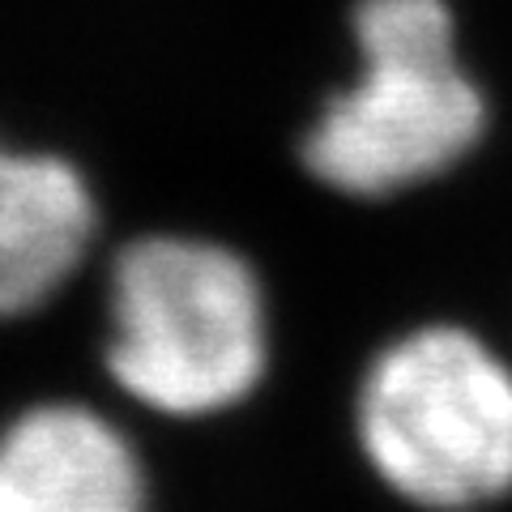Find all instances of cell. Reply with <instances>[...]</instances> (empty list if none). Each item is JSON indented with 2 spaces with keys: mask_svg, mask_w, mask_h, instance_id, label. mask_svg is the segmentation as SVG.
Segmentation results:
<instances>
[{
  "mask_svg": "<svg viewBox=\"0 0 512 512\" xmlns=\"http://www.w3.org/2000/svg\"><path fill=\"white\" fill-rule=\"evenodd\" d=\"M355 440L384 487L423 512L512 495V363L461 325H423L367 363Z\"/></svg>",
  "mask_w": 512,
  "mask_h": 512,
  "instance_id": "7a4b0ae2",
  "label": "cell"
},
{
  "mask_svg": "<svg viewBox=\"0 0 512 512\" xmlns=\"http://www.w3.org/2000/svg\"><path fill=\"white\" fill-rule=\"evenodd\" d=\"M359 82L320 111L303 163L346 197H393L466 158L487 124L444 0H359Z\"/></svg>",
  "mask_w": 512,
  "mask_h": 512,
  "instance_id": "3957f363",
  "label": "cell"
},
{
  "mask_svg": "<svg viewBox=\"0 0 512 512\" xmlns=\"http://www.w3.org/2000/svg\"><path fill=\"white\" fill-rule=\"evenodd\" d=\"M103 359L111 380L154 414H227L269 372L265 286L214 239H137L111 265Z\"/></svg>",
  "mask_w": 512,
  "mask_h": 512,
  "instance_id": "6da1fadb",
  "label": "cell"
},
{
  "mask_svg": "<svg viewBox=\"0 0 512 512\" xmlns=\"http://www.w3.org/2000/svg\"><path fill=\"white\" fill-rule=\"evenodd\" d=\"M94 192L56 154L0 146V320L43 308L94 244Z\"/></svg>",
  "mask_w": 512,
  "mask_h": 512,
  "instance_id": "5b68a950",
  "label": "cell"
},
{
  "mask_svg": "<svg viewBox=\"0 0 512 512\" xmlns=\"http://www.w3.org/2000/svg\"><path fill=\"white\" fill-rule=\"evenodd\" d=\"M0 512H154L150 474L107 414L43 402L0 427Z\"/></svg>",
  "mask_w": 512,
  "mask_h": 512,
  "instance_id": "277c9868",
  "label": "cell"
}]
</instances>
